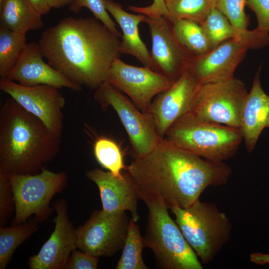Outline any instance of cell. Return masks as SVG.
<instances>
[{"instance_id":"6da1fadb","label":"cell","mask_w":269,"mask_h":269,"mask_svg":"<svg viewBox=\"0 0 269 269\" xmlns=\"http://www.w3.org/2000/svg\"><path fill=\"white\" fill-rule=\"evenodd\" d=\"M125 170L141 200L159 199L168 209L189 207L207 187L227 183L232 173L224 162L205 159L164 138L147 155L135 157Z\"/></svg>"},{"instance_id":"7a4b0ae2","label":"cell","mask_w":269,"mask_h":269,"mask_svg":"<svg viewBox=\"0 0 269 269\" xmlns=\"http://www.w3.org/2000/svg\"><path fill=\"white\" fill-rule=\"evenodd\" d=\"M95 17H67L38 41L48 63L73 83L96 89L120 57V38Z\"/></svg>"},{"instance_id":"3957f363","label":"cell","mask_w":269,"mask_h":269,"mask_svg":"<svg viewBox=\"0 0 269 269\" xmlns=\"http://www.w3.org/2000/svg\"><path fill=\"white\" fill-rule=\"evenodd\" d=\"M60 137L12 98L0 110V171L35 174L55 158Z\"/></svg>"},{"instance_id":"277c9868","label":"cell","mask_w":269,"mask_h":269,"mask_svg":"<svg viewBox=\"0 0 269 269\" xmlns=\"http://www.w3.org/2000/svg\"><path fill=\"white\" fill-rule=\"evenodd\" d=\"M164 138L205 159L218 162L232 157L243 140L239 129L204 120L190 112L172 124Z\"/></svg>"},{"instance_id":"5b68a950","label":"cell","mask_w":269,"mask_h":269,"mask_svg":"<svg viewBox=\"0 0 269 269\" xmlns=\"http://www.w3.org/2000/svg\"><path fill=\"white\" fill-rule=\"evenodd\" d=\"M148 208L145 247L152 252L156 267L162 269H203V266L180 228L159 199L143 200Z\"/></svg>"},{"instance_id":"8992f818","label":"cell","mask_w":269,"mask_h":269,"mask_svg":"<svg viewBox=\"0 0 269 269\" xmlns=\"http://www.w3.org/2000/svg\"><path fill=\"white\" fill-rule=\"evenodd\" d=\"M184 238L202 263L208 264L230 240V220L215 204L199 199L185 208L170 209Z\"/></svg>"},{"instance_id":"52a82bcc","label":"cell","mask_w":269,"mask_h":269,"mask_svg":"<svg viewBox=\"0 0 269 269\" xmlns=\"http://www.w3.org/2000/svg\"><path fill=\"white\" fill-rule=\"evenodd\" d=\"M9 177L15 207L12 225L23 223L32 215L38 223L46 221L53 210L49 206L52 198L68 184L66 172H54L44 167L35 174H12Z\"/></svg>"},{"instance_id":"ba28073f","label":"cell","mask_w":269,"mask_h":269,"mask_svg":"<svg viewBox=\"0 0 269 269\" xmlns=\"http://www.w3.org/2000/svg\"><path fill=\"white\" fill-rule=\"evenodd\" d=\"M94 99L103 109L111 107L117 113L128 135L135 157L147 155L163 139L157 133L152 116L138 110L107 80L96 89Z\"/></svg>"},{"instance_id":"9c48e42d","label":"cell","mask_w":269,"mask_h":269,"mask_svg":"<svg viewBox=\"0 0 269 269\" xmlns=\"http://www.w3.org/2000/svg\"><path fill=\"white\" fill-rule=\"evenodd\" d=\"M248 94L244 82L235 77L200 85L189 112L204 120L239 129Z\"/></svg>"},{"instance_id":"30bf717a","label":"cell","mask_w":269,"mask_h":269,"mask_svg":"<svg viewBox=\"0 0 269 269\" xmlns=\"http://www.w3.org/2000/svg\"><path fill=\"white\" fill-rule=\"evenodd\" d=\"M269 42V33L229 39L203 55L192 57L187 69L200 85L231 79L247 50L261 48Z\"/></svg>"},{"instance_id":"8fae6325","label":"cell","mask_w":269,"mask_h":269,"mask_svg":"<svg viewBox=\"0 0 269 269\" xmlns=\"http://www.w3.org/2000/svg\"><path fill=\"white\" fill-rule=\"evenodd\" d=\"M130 222L126 211H94L76 228L77 248L99 258L114 256L123 248Z\"/></svg>"},{"instance_id":"7c38bea8","label":"cell","mask_w":269,"mask_h":269,"mask_svg":"<svg viewBox=\"0 0 269 269\" xmlns=\"http://www.w3.org/2000/svg\"><path fill=\"white\" fill-rule=\"evenodd\" d=\"M107 81L126 94L138 110L144 113L148 112L154 97L174 83L149 67L129 65L119 58L113 62Z\"/></svg>"},{"instance_id":"4fadbf2b","label":"cell","mask_w":269,"mask_h":269,"mask_svg":"<svg viewBox=\"0 0 269 269\" xmlns=\"http://www.w3.org/2000/svg\"><path fill=\"white\" fill-rule=\"evenodd\" d=\"M0 89L61 137L65 99L58 88L47 85L23 86L6 77H0Z\"/></svg>"},{"instance_id":"5bb4252c","label":"cell","mask_w":269,"mask_h":269,"mask_svg":"<svg viewBox=\"0 0 269 269\" xmlns=\"http://www.w3.org/2000/svg\"><path fill=\"white\" fill-rule=\"evenodd\" d=\"M145 22L148 25L152 40L151 69L175 82L187 70L193 57L177 40L172 22L168 18L147 16Z\"/></svg>"},{"instance_id":"9a60e30c","label":"cell","mask_w":269,"mask_h":269,"mask_svg":"<svg viewBox=\"0 0 269 269\" xmlns=\"http://www.w3.org/2000/svg\"><path fill=\"white\" fill-rule=\"evenodd\" d=\"M56 215L55 227L39 252L28 260L30 269H64L77 246L76 228L69 219L66 200L60 199L52 204Z\"/></svg>"},{"instance_id":"2e32d148","label":"cell","mask_w":269,"mask_h":269,"mask_svg":"<svg viewBox=\"0 0 269 269\" xmlns=\"http://www.w3.org/2000/svg\"><path fill=\"white\" fill-rule=\"evenodd\" d=\"M199 85L187 69L170 88L152 101L148 113L162 138L175 121L190 111Z\"/></svg>"},{"instance_id":"e0dca14e","label":"cell","mask_w":269,"mask_h":269,"mask_svg":"<svg viewBox=\"0 0 269 269\" xmlns=\"http://www.w3.org/2000/svg\"><path fill=\"white\" fill-rule=\"evenodd\" d=\"M85 175L97 185L103 211H129L134 221H138L137 201L141 199V195L136 183L126 170L116 176L110 171L95 168L87 171Z\"/></svg>"},{"instance_id":"ac0fdd59","label":"cell","mask_w":269,"mask_h":269,"mask_svg":"<svg viewBox=\"0 0 269 269\" xmlns=\"http://www.w3.org/2000/svg\"><path fill=\"white\" fill-rule=\"evenodd\" d=\"M38 43H26L18 60L6 77L26 86L47 85L75 91L82 90L43 60Z\"/></svg>"},{"instance_id":"d6986e66","label":"cell","mask_w":269,"mask_h":269,"mask_svg":"<svg viewBox=\"0 0 269 269\" xmlns=\"http://www.w3.org/2000/svg\"><path fill=\"white\" fill-rule=\"evenodd\" d=\"M260 70L261 67L245 101L240 118L239 129L249 152L255 148L269 117V96L262 88Z\"/></svg>"},{"instance_id":"ffe728a7","label":"cell","mask_w":269,"mask_h":269,"mask_svg":"<svg viewBox=\"0 0 269 269\" xmlns=\"http://www.w3.org/2000/svg\"><path fill=\"white\" fill-rule=\"evenodd\" d=\"M107 10L121 27L123 35L121 41L120 53L132 55L144 66L151 69L150 53L141 40L138 25L145 22L147 16L143 14H132L125 11L122 6L113 0H102Z\"/></svg>"},{"instance_id":"44dd1931","label":"cell","mask_w":269,"mask_h":269,"mask_svg":"<svg viewBox=\"0 0 269 269\" xmlns=\"http://www.w3.org/2000/svg\"><path fill=\"white\" fill-rule=\"evenodd\" d=\"M43 26L42 14L29 0H2L0 3V27L26 34Z\"/></svg>"},{"instance_id":"7402d4cb","label":"cell","mask_w":269,"mask_h":269,"mask_svg":"<svg viewBox=\"0 0 269 269\" xmlns=\"http://www.w3.org/2000/svg\"><path fill=\"white\" fill-rule=\"evenodd\" d=\"M200 24L213 48L230 39L255 37L268 33L257 27L251 30L237 28L215 7L212 8L204 20Z\"/></svg>"},{"instance_id":"603a6c76","label":"cell","mask_w":269,"mask_h":269,"mask_svg":"<svg viewBox=\"0 0 269 269\" xmlns=\"http://www.w3.org/2000/svg\"><path fill=\"white\" fill-rule=\"evenodd\" d=\"M172 27L179 43L192 57L203 55L213 49L199 23L180 19L172 22Z\"/></svg>"},{"instance_id":"cb8c5ba5","label":"cell","mask_w":269,"mask_h":269,"mask_svg":"<svg viewBox=\"0 0 269 269\" xmlns=\"http://www.w3.org/2000/svg\"><path fill=\"white\" fill-rule=\"evenodd\" d=\"M38 223L33 220L9 227H0V269L6 268L16 248L38 230Z\"/></svg>"},{"instance_id":"d4e9b609","label":"cell","mask_w":269,"mask_h":269,"mask_svg":"<svg viewBox=\"0 0 269 269\" xmlns=\"http://www.w3.org/2000/svg\"><path fill=\"white\" fill-rule=\"evenodd\" d=\"M26 43V34L0 27V77L7 76Z\"/></svg>"},{"instance_id":"484cf974","label":"cell","mask_w":269,"mask_h":269,"mask_svg":"<svg viewBox=\"0 0 269 269\" xmlns=\"http://www.w3.org/2000/svg\"><path fill=\"white\" fill-rule=\"evenodd\" d=\"M131 217L127 236L116 269H147L142 258L145 248L139 226Z\"/></svg>"},{"instance_id":"4316f807","label":"cell","mask_w":269,"mask_h":269,"mask_svg":"<svg viewBox=\"0 0 269 269\" xmlns=\"http://www.w3.org/2000/svg\"><path fill=\"white\" fill-rule=\"evenodd\" d=\"M173 22L180 19H188L201 23L214 6L213 0H164Z\"/></svg>"},{"instance_id":"83f0119b","label":"cell","mask_w":269,"mask_h":269,"mask_svg":"<svg viewBox=\"0 0 269 269\" xmlns=\"http://www.w3.org/2000/svg\"><path fill=\"white\" fill-rule=\"evenodd\" d=\"M93 150L99 164L116 176L121 175L126 166L118 144L111 138L100 137L95 141Z\"/></svg>"},{"instance_id":"f1b7e54d","label":"cell","mask_w":269,"mask_h":269,"mask_svg":"<svg viewBox=\"0 0 269 269\" xmlns=\"http://www.w3.org/2000/svg\"><path fill=\"white\" fill-rule=\"evenodd\" d=\"M214 6L221 11L235 27L248 29L249 18L245 7L247 0H213Z\"/></svg>"},{"instance_id":"f546056e","label":"cell","mask_w":269,"mask_h":269,"mask_svg":"<svg viewBox=\"0 0 269 269\" xmlns=\"http://www.w3.org/2000/svg\"><path fill=\"white\" fill-rule=\"evenodd\" d=\"M83 7L89 9L94 17L101 21L114 33L122 36L117 30L116 24L110 16L102 0H73L69 4V9L78 13Z\"/></svg>"},{"instance_id":"4dcf8cb0","label":"cell","mask_w":269,"mask_h":269,"mask_svg":"<svg viewBox=\"0 0 269 269\" xmlns=\"http://www.w3.org/2000/svg\"><path fill=\"white\" fill-rule=\"evenodd\" d=\"M15 208L9 175L0 171V227L6 225L15 211Z\"/></svg>"},{"instance_id":"1f68e13d","label":"cell","mask_w":269,"mask_h":269,"mask_svg":"<svg viewBox=\"0 0 269 269\" xmlns=\"http://www.w3.org/2000/svg\"><path fill=\"white\" fill-rule=\"evenodd\" d=\"M99 259V257L76 249L71 254L64 269H96Z\"/></svg>"},{"instance_id":"d6a6232c","label":"cell","mask_w":269,"mask_h":269,"mask_svg":"<svg viewBox=\"0 0 269 269\" xmlns=\"http://www.w3.org/2000/svg\"><path fill=\"white\" fill-rule=\"evenodd\" d=\"M257 17V27L269 33V0H247Z\"/></svg>"},{"instance_id":"836d02e7","label":"cell","mask_w":269,"mask_h":269,"mask_svg":"<svg viewBox=\"0 0 269 269\" xmlns=\"http://www.w3.org/2000/svg\"><path fill=\"white\" fill-rule=\"evenodd\" d=\"M129 9L135 12L143 14L150 18L160 16H164L168 19L169 17L164 0H153L151 4L144 7L130 5Z\"/></svg>"},{"instance_id":"e575fe53","label":"cell","mask_w":269,"mask_h":269,"mask_svg":"<svg viewBox=\"0 0 269 269\" xmlns=\"http://www.w3.org/2000/svg\"><path fill=\"white\" fill-rule=\"evenodd\" d=\"M250 260L251 262L258 265L269 264V254L254 253L250 255Z\"/></svg>"},{"instance_id":"d590c367","label":"cell","mask_w":269,"mask_h":269,"mask_svg":"<svg viewBox=\"0 0 269 269\" xmlns=\"http://www.w3.org/2000/svg\"><path fill=\"white\" fill-rule=\"evenodd\" d=\"M33 6L42 15L47 14L50 8L46 0H29Z\"/></svg>"},{"instance_id":"8d00e7d4","label":"cell","mask_w":269,"mask_h":269,"mask_svg":"<svg viewBox=\"0 0 269 269\" xmlns=\"http://www.w3.org/2000/svg\"><path fill=\"white\" fill-rule=\"evenodd\" d=\"M73 0H46L47 4L50 8H59L70 4Z\"/></svg>"},{"instance_id":"74e56055","label":"cell","mask_w":269,"mask_h":269,"mask_svg":"<svg viewBox=\"0 0 269 269\" xmlns=\"http://www.w3.org/2000/svg\"><path fill=\"white\" fill-rule=\"evenodd\" d=\"M269 119H268V122H267V126H266V128H269Z\"/></svg>"},{"instance_id":"f35d334b","label":"cell","mask_w":269,"mask_h":269,"mask_svg":"<svg viewBox=\"0 0 269 269\" xmlns=\"http://www.w3.org/2000/svg\"><path fill=\"white\" fill-rule=\"evenodd\" d=\"M2 0H0V3L2 1Z\"/></svg>"}]
</instances>
